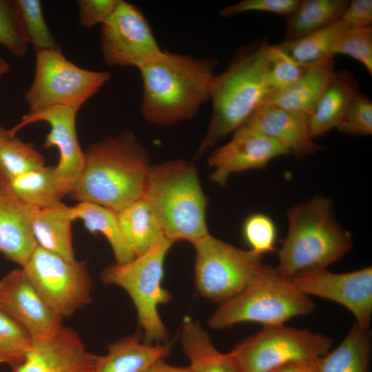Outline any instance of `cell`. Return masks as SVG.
Masks as SVG:
<instances>
[{
	"label": "cell",
	"instance_id": "obj_1",
	"mask_svg": "<svg viewBox=\"0 0 372 372\" xmlns=\"http://www.w3.org/2000/svg\"><path fill=\"white\" fill-rule=\"evenodd\" d=\"M214 57H197L163 50L142 65L141 111L151 124L169 127L194 118L210 101L216 75Z\"/></svg>",
	"mask_w": 372,
	"mask_h": 372
},
{
	"label": "cell",
	"instance_id": "obj_2",
	"mask_svg": "<svg viewBox=\"0 0 372 372\" xmlns=\"http://www.w3.org/2000/svg\"><path fill=\"white\" fill-rule=\"evenodd\" d=\"M147 149L131 130L92 144L69 196L116 213L141 198L149 167Z\"/></svg>",
	"mask_w": 372,
	"mask_h": 372
},
{
	"label": "cell",
	"instance_id": "obj_3",
	"mask_svg": "<svg viewBox=\"0 0 372 372\" xmlns=\"http://www.w3.org/2000/svg\"><path fill=\"white\" fill-rule=\"evenodd\" d=\"M269 46L260 40L240 47L227 69L216 75L210 121L196 157L244 125L271 94L266 79Z\"/></svg>",
	"mask_w": 372,
	"mask_h": 372
},
{
	"label": "cell",
	"instance_id": "obj_4",
	"mask_svg": "<svg viewBox=\"0 0 372 372\" xmlns=\"http://www.w3.org/2000/svg\"><path fill=\"white\" fill-rule=\"evenodd\" d=\"M154 213L162 234L193 245L209 234L207 198L192 162L176 160L150 165L141 196Z\"/></svg>",
	"mask_w": 372,
	"mask_h": 372
},
{
	"label": "cell",
	"instance_id": "obj_5",
	"mask_svg": "<svg viewBox=\"0 0 372 372\" xmlns=\"http://www.w3.org/2000/svg\"><path fill=\"white\" fill-rule=\"evenodd\" d=\"M289 229L278 251L279 273L285 278L326 269L352 248L350 234L337 221L332 202L317 196L289 211Z\"/></svg>",
	"mask_w": 372,
	"mask_h": 372
},
{
	"label": "cell",
	"instance_id": "obj_6",
	"mask_svg": "<svg viewBox=\"0 0 372 372\" xmlns=\"http://www.w3.org/2000/svg\"><path fill=\"white\" fill-rule=\"evenodd\" d=\"M309 296L301 292L277 268L262 264L249 284L236 296L220 303L209 325L222 329L245 322L262 326L285 324L315 311Z\"/></svg>",
	"mask_w": 372,
	"mask_h": 372
},
{
	"label": "cell",
	"instance_id": "obj_7",
	"mask_svg": "<svg viewBox=\"0 0 372 372\" xmlns=\"http://www.w3.org/2000/svg\"><path fill=\"white\" fill-rule=\"evenodd\" d=\"M173 243L161 235L145 253L129 262L109 265L101 275L104 283L118 286L130 296L146 343L160 342L167 338L158 308L171 299L169 292L162 286V280L165 259Z\"/></svg>",
	"mask_w": 372,
	"mask_h": 372
},
{
	"label": "cell",
	"instance_id": "obj_8",
	"mask_svg": "<svg viewBox=\"0 0 372 372\" xmlns=\"http://www.w3.org/2000/svg\"><path fill=\"white\" fill-rule=\"evenodd\" d=\"M110 76L109 72L77 66L66 59L61 48L36 52L34 79L25 95L28 112L54 106L79 111Z\"/></svg>",
	"mask_w": 372,
	"mask_h": 372
},
{
	"label": "cell",
	"instance_id": "obj_9",
	"mask_svg": "<svg viewBox=\"0 0 372 372\" xmlns=\"http://www.w3.org/2000/svg\"><path fill=\"white\" fill-rule=\"evenodd\" d=\"M333 342L326 335L282 324L263 326L229 353L241 372H270L287 364L323 355Z\"/></svg>",
	"mask_w": 372,
	"mask_h": 372
},
{
	"label": "cell",
	"instance_id": "obj_10",
	"mask_svg": "<svg viewBox=\"0 0 372 372\" xmlns=\"http://www.w3.org/2000/svg\"><path fill=\"white\" fill-rule=\"evenodd\" d=\"M195 285L198 293L224 302L238 294L262 265V256L208 234L194 244Z\"/></svg>",
	"mask_w": 372,
	"mask_h": 372
},
{
	"label": "cell",
	"instance_id": "obj_11",
	"mask_svg": "<svg viewBox=\"0 0 372 372\" xmlns=\"http://www.w3.org/2000/svg\"><path fill=\"white\" fill-rule=\"evenodd\" d=\"M28 279L61 318L90 302L91 280L85 262L67 260L39 247L22 268Z\"/></svg>",
	"mask_w": 372,
	"mask_h": 372
},
{
	"label": "cell",
	"instance_id": "obj_12",
	"mask_svg": "<svg viewBox=\"0 0 372 372\" xmlns=\"http://www.w3.org/2000/svg\"><path fill=\"white\" fill-rule=\"evenodd\" d=\"M100 39L103 59L112 67L138 69L163 50L141 8L123 0L101 25Z\"/></svg>",
	"mask_w": 372,
	"mask_h": 372
},
{
	"label": "cell",
	"instance_id": "obj_13",
	"mask_svg": "<svg viewBox=\"0 0 372 372\" xmlns=\"http://www.w3.org/2000/svg\"><path fill=\"white\" fill-rule=\"evenodd\" d=\"M292 283L305 295L337 302L355 317L360 327L370 329L372 318V268L347 273H332L318 269L300 273Z\"/></svg>",
	"mask_w": 372,
	"mask_h": 372
},
{
	"label": "cell",
	"instance_id": "obj_14",
	"mask_svg": "<svg viewBox=\"0 0 372 372\" xmlns=\"http://www.w3.org/2000/svg\"><path fill=\"white\" fill-rule=\"evenodd\" d=\"M78 110L68 106H54L28 112L21 121L8 130L10 137H14L22 127L39 121H45L50 127L44 141V147H56L59 160L54 167L57 186L65 196L69 195L83 168L85 152L79 143L76 116Z\"/></svg>",
	"mask_w": 372,
	"mask_h": 372
},
{
	"label": "cell",
	"instance_id": "obj_15",
	"mask_svg": "<svg viewBox=\"0 0 372 372\" xmlns=\"http://www.w3.org/2000/svg\"><path fill=\"white\" fill-rule=\"evenodd\" d=\"M289 154V150L273 138L242 125L209 157L208 165L212 169L210 178L224 186L234 173L264 168L273 158Z\"/></svg>",
	"mask_w": 372,
	"mask_h": 372
},
{
	"label": "cell",
	"instance_id": "obj_16",
	"mask_svg": "<svg viewBox=\"0 0 372 372\" xmlns=\"http://www.w3.org/2000/svg\"><path fill=\"white\" fill-rule=\"evenodd\" d=\"M0 310L23 327L34 340L55 333L61 318L36 291L22 268L0 280Z\"/></svg>",
	"mask_w": 372,
	"mask_h": 372
},
{
	"label": "cell",
	"instance_id": "obj_17",
	"mask_svg": "<svg viewBox=\"0 0 372 372\" xmlns=\"http://www.w3.org/2000/svg\"><path fill=\"white\" fill-rule=\"evenodd\" d=\"M99 357L87 350L74 331L62 326L51 335L34 340L12 372H94Z\"/></svg>",
	"mask_w": 372,
	"mask_h": 372
},
{
	"label": "cell",
	"instance_id": "obj_18",
	"mask_svg": "<svg viewBox=\"0 0 372 372\" xmlns=\"http://www.w3.org/2000/svg\"><path fill=\"white\" fill-rule=\"evenodd\" d=\"M309 120L302 112L263 105L244 125L273 138L300 158L323 148L311 136Z\"/></svg>",
	"mask_w": 372,
	"mask_h": 372
},
{
	"label": "cell",
	"instance_id": "obj_19",
	"mask_svg": "<svg viewBox=\"0 0 372 372\" xmlns=\"http://www.w3.org/2000/svg\"><path fill=\"white\" fill-rule=\"evenodd\" d=\"M38 210L0 189V254L21 268L38 247L32 230Z\"/></svg>",
	"mask_w": 372,
	"mask_h": 372
},
{
	"label": "cell",
	"instance_id": "obj_20",
	"mask_svg": "<svg viewBox=\"0 0 372 372\" xmlns=\"http://www.w3.org/2000/svg\"><path fill=\"white\" fill-rule=\"evenodd\" d=\"M371 348L370 329L354 323L335 349L298 362L307 372H369Z\"/></svg>",
	"mask_w": 372,
	"mask_h": 372
},
{
	"label": "cell",
	"instance_id": "obj_21",
	"mask_svg": "<svg viewBox=\"0 0 372 372\" xmlns=\"http://www.w3.org/2000/svg\"><path fill=\"white\" fill-rule=\"evenodd\" d=\"M358 87L350 71L334 72L310 115V130L313 138L338 126L351 101L359 93Z\"/></svg>",
	"mask_w": 372,
	"mask_h": 372
},
{
	"label": "cell",
	"instance_id": "obj_22",
	"mask_svg": "<svg viewBox=\"0 0 372 372\" xmlns=\"http://www.w3.org/2000/svg\"><path fill=\"white\" fill-rule=\"evenodd\" d=\"M334 56L310 66L289 87L271 94L264 105L311 115L334 73Z\"/></svg>",
	"mask_w": 372,
	"mask_h": 372
},
{
	"label": "cell",
	"instance_id": "obj_23",
	"mask_svg": "<svg viewBox=\"0 0 372 372\" xmlns=\"http://www.w3.org/2000/svg\"><path fill=\"white\" fill-rule=\"evenodd\" d=\"M169 350L167 344L143 343L138 335H130L109 346L107 354L99 357L94 372H147Z\"/></svg>",
	"mask_w": 372,
	"mask_h": 372
},
{
	"label": "cell",
	"instance_id": "obj_24",
	"mask_svg": "<svg viewBox=\"0 0 372 372\" xmlns=\"http://www.w3.org/2000/svg\"><path fill=\"white\" fill-rule=\"evenodd\" d=\"M180 344L191 372H241L230 354L218 351L207 332L195 321L185 320Z\"/></svg>",
	"mask_w": 372,
	"mask_h": 372
},
{
	"label": "cell",
	"instance_id": "obj_25",
	"mask_svg": "<svg viewBox=\"0 0 372 372\" xmlns=\"http://www.w3.org/2000/svg\"><path fill=\"white\" fill-rule=\"evenodd\" d=\"M74 221L70 207L65 204L38 210L32 230L38 247L67 260H75L71 225Z\"/></svg>",
	"mask_w": 372,
	"mask_h": 372
},
{
	"label": "cell",
	"instance_id": "obj_26",
	"mask_svg": "<svg viewBox=\"0 0 372 372\" xmlns=\"http://www.w3.org/2000/svg\"><path fill=\"white\" fill-rule=\"evenodd\" d=\"M0 189L39 210L62 205L61 199L64 197L57 186L54 167L46 165L1 184Z\"/></svg>",
	"mask_w": 372,
	"mask_h": 372
},
{
	"label": "cell",
	"instance_id": "obj_27",
	"mask_svg": "<svg viewBox=\"0 0 372 372\" xmlns=\"http://www.w3.org/2000/svg\"><path fill=\"white\" fill-rule=\"evenodd\" d=\"M348 0L300 1L287 17L285 41H291L342 19Z\"/></svg>",
	"mask_w": 372,
	"mask_h": 372
},
{
	"label": "cell",
	"instance_id": "obj_28",
	"mask_svg": "<svg viewBox=\"0 0 372 372\" xmlns=\"http://www.w3.org/2000/svg\"><path fill=\"white\" fill-rule=\"evenodd\" d=\"M117 218L123 238L135 257L147 251L163 235L154 213L143 198L118 211Z\"/></svg>",
	"mask_w": 372,
	"mask_h": 372
},
{
	"label": "cell",
	"instance_id": "obj_29",
	"mask_svg": "<svg viewBox=\"0 0 372 372\" xmlns=\"http://www.w3.org/2000/svg\"><path fill=\"white\" fill-rule=\"evenodd\" d=\"M352 25L340 19L294 41L278 44L296 61L312 65L335 56L334 50L345 32Z\"/></svg>",
	"mask_w": 372,
	"mask_h": 372
},
{
	"label": "cell",
	"instance_id": "obj_30",
	"mask_svg": "<svg viewBox=\"0 0 372 372\" xmlns=\"http://www.w3.org/2000/svg\"><path fill=\"white\" fill-rule=\"evenodd\" d=\"M73 220H81L91 233H101L108 241L116 263L129 262L135 258L121 234L117 213L90 202H79L70 207Z\"/></svg>",
	"mask_w": 372,
	"mask_h": 372
},
{
	"label": "cell",
	"instance_id": "obj_31",
	"mask_svg": "<svg viewBox=\"0 0 372 372\" xmlns=\"http://www.w3.org/2000/svg\"><path fill=\"white\" fill-rule=\"evenodd\" d=\"M45 166L44 156L30 143L14 136L0 145V185Z\"/></svg>",
	"mask_w": 372,
	"mask_h": 372
},
{
	"label": "cell",
	"instance_id": "obj_32",
	"mask_svg": "<svg viewBox=\"0 0 372 372\" xmlns=\"http://www.w3.org/2000/svg\"><path fill=\"white\" fill-rule=\"evenodd\" d=\"M23 30L35 51L60 48L43 16L39 0H13Z\"/></svg>",
	"mask_w": 372,
	"mask_h": 372
},
{
	"label": "cell",
	"instance_id": "obj_33",
	"mask_svg": "<svg viewBox=\"0 0 372 372\" xmlns=\"http://www.w3.org/2000/svg\"><path fill=\"white\" fill-rule=\"evenodd\" d=\"M33 342L23 327L0 310V364L12 367L20 364L25 360Z\"/></svg>",
	"mask_w": 372,
	"mask_h": 372
},
{
	"label": "cell",
	"instance_id": "obj_34",
	"mask_svg": "<svg viewBox=\"0 0 372 372\" xmlns=\"http://www.w3.org/2000/svg\"><path fill=\"white\" fill-rule=\"evenodd\" d=\"M311 65L300 63L278 45L269 46L266 79L271 94L282 91L300 79Z\"/></svg>",
	"mask_w": 372,
	"mask_h": 372
},
{
	"label": "cell",
	"instance_id": "obj_35",
	"mask_svg": "<svg viewBox=\"0 0 372 372\" xmlns=\"http://www.w3.org/2000/svg\"><path fill=\"white\" fill-rule=\"evenodd\" d=\"M0 44L18 58L28 52L29 43L13 0H0Z\"/></svg>",
	"mask_w": 372,
	"mask_h": 372
},
{
	"label": "cell",
	"instance_id": "obj_36",
	"mask_svg": "<svg viewBox=\"0 0 372 372\" xmlns=\"http://www.w3.org/2000/svg\"><path fill=\"white\" fill-rule=\"evenodd\" d=\"M242 235L250 251L262 255L276 251L277 228L268 216L256 213L249 216L242 225Z\"/></svg>",
	"mask_w": 372,
	"mask_h": 372
},
{
	"label": "cell",
	"instance_id": "obj_37",
	"mask_svg": "<svg viewBox=\"0 0 372 372\" xmlns=\"http://www.w3.org/2000/svg\"><path fill=\"white\" fill-rule=\"evenodd\" d=\"M359 61L372 74V28L354 27L343 35L334 50Z\"/></svg>",
	"mask_w": 372,
	"mask_h": 372
},
{
	"label": "cell",
	"instance_id": "obj_38",
	"mask_svg": "<svg viewBox=\"0 0 372 372\" xmlns=\"http://www.w3.org/2000/svg\"><path fill=\"white\" fill-rule=\"evenodd\" d=\"M336 129L341 133L351 135H371V99L360 92L358 93L349 104Z\"/></svg>",
	"mask_w": 372,
	"mask_h": 372
},
{
	"label": "cell",
	"instance_id": "obj_39",
	"mask_svg": "<svg viewBox=\"0 0 372 372\" xmlns=\"http://www.w3.org/2000/svg\"><path fill=\"white\" fill-rule=\"evenodd\" d=\"M300 0H243L219 11L220 16L229 17L246 12L256 11L276 14L285 17L289 16L298 5Z\"/></svg>",
	"mask_w": 372,
	"mask_h": 372
},
{
	"label": "cell",
	"instance_id": "obj_40",
	"mask_svg": "<svg viewBox=\"0 0 372 372\" xmlns=\"http://www.w3.org/2000/svg\"><path fill=\"white\" fill-rule=\"evenodd\" d=\"M120 0H77L79 23L90 29L104 23L112 14Z\"/></svg>",
	"mask_w": 372,
	"mask_h": 372
},
{
	"label": "cell",
	"instance_id": "obj_41",
	"mask_svg": "<svg viewBox=\"0 0 372 372\" xmlns=\"http://www.w3.org/2000/svg\"><path fill=\"white\" fill-rule=\"evenodd\" d=\"M341 19L354 27H371L372 1H349Z\"/></svg>",
	"mask_w": 372,
	"mask_h": 372
},
{
	"label": "cell",
	"instance_id": "obj_42",
	"mask_svg": "<svg viewBox=\"0 0 372 372\" xmlns=\"http://www.w3.org/2000/svg\"><path fill=\"white\" fill-rule=\"evenodd\" d=\"M147 372H191L189 367L172 366L164 361V359L154 363Z\"/></svg>",
	"mask_w": 372,
	"mask_h": 372
},
{
	"label": "cell",
	"instance_id": "obj_43",
	"mask_svg": "<svg viewBox=\"0 0 372 372\" xmlns=\"http://www.w3.org/2000/svg\"><path fill=\"white\" fill-rule=\"evenodd\" d=\"M270 372H307L299 362H293L281 366Z\"/></svg>",
	"mask_w": 372,
	"mask_h": 372
},
{
	"label": "cell",
	"instance_id": "obj_44",
	"mask_svg": "<svg viewBox=\"0 0 372 372\" xmlns=\"http://www.w3.org/2000/svg\"><path fill=\"white\" fill-rule=\"evenodd\" d=\"M10 67L9 63L5 59L0 56V77L8 73L10 70Z\"/></svg>",
	"mask_w": 372,
	"mask_h": 372
},
{
	"label": "cell",
	"instance_id": "obj_45",
	"mask_svg": "<svg viewBox=\"0 0 372 372\" xmlns=\"http://www.w3.org/2000/svg\"><path fill=\"white\" fill-rule=\"evenodd\" d=\"M10 138L12 137H10L8 130L0 125V145Z\"/></svg>",
	"mask_w": 372,
	"mask_h": 372
}]
</instances>
